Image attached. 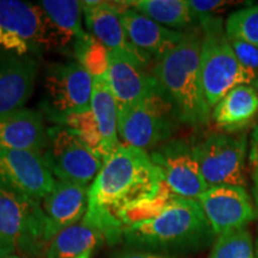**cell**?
Listing matches in <instances>:
<instances>
[{"instance_id":"6da1fadb","label":"cell","mask_w":258,"mask_h":258,"mask_svg":"<svg viewBox=\"0 0 258 258\" xmlns=\"http://www.w3.org/2000/svg\"><path fill=\"white\" fill-rule=\"evenodd\" d=\"M170 192L150 153L120 144L103 165L89 189L83 221L96 226L106 241L117 243L123 233L118 217L125 208Z\"/></svg>"},{"instance_id":"7a4b0ae2","label":"cell","mask_w":258,"mask_h":258,"mask_svg":"<svg viewBox=\"0 0 258 258\" xmlns=\"http://www.w3.org/2000/svg\"><path fill=\"white\" fill-rule=\"evenodd\" d=\"M214 235L198 200L175 196L157 217L125 226L122 238L131 249L172 254L202 249Z\"/></svg>"},{"instance_id":"3957f363","label":"cell","mask_w":258,"mask_h":258,"mask_svg":"<svg viewBox=\"0 0 258 258\" xmlns=\"http://www.w3.org/2000/svg\"><path fill=\"white\" fill-rule=\"evenodd\" d=\"M202 32L191 30L170 53L154 62L152 76L175 104L180 123L202 127L212 120L200 72Z\"/></svg>"},{"instance_id":"277c9868","label":"cell","mask_w":258,"mask_h":258,"mask_svg":"<svg viewBox=\"0 0 258 258\" xmlns=\"http://www.w3.org/2000/svg\"><path fill=\"white\" fill-rule=\"evenodd\" d=\"M198 21L202 32L200 72L203 95L209 108H214L222 97L237 86L249 85L258 91V72L244 67L234 55L222 19L218 16H207Z\"/></svg>"},{"instance_id":"5b68a950","label":"cell","mask_w":258,"mask_h":258,"mask_svg":"<svg viewBox=\"0 0 258 258\" xmlns=\"http://www.w3.org/2000/svg\"><path fill=\"white\" fill-rule=\"evenodd\" d=\"M179 124L175 104L160 84L141 101L117 109L121 144L146 152L171 140Z\"/></svg>"},{"instance_id":"8992f818","label":"cell","mask_w":258,"mask_h":258,"mask_svg":"<svg viewBox=\"0 0 258 258\" xmlns=\"http://www.w3.org/2000/svg\"><path fill=\"white\" fill-rule=\"evenodd\" d=\"M49 226L41 202L0 188V257L46 253Z\"/></svg>"},{"instance_id":"52a82bcc","label":"cell","mask_w":258,"mask_h":258,"mask_svg":"<svg viewBox=\"0 0 258 258\" xmlns=\"http://www.w3.org/2000/svg\"><path fill=\"white\" fill-rule=\"evenodd\" d=\"M0 49L34 56L54 49L48 19L40 5L0 0Z\"/></svg>"},{"instance_id":"ba28073f","label":"cell","mask_w":258,"mask_h":258,"mask_svg":"<svg viewBox=\"0 0 258 258\" xmlns=\"http://www.w3.org/2000/svg\"><path fill=\"white\" fill-rule=\"evenodd\" d=\"M194 153L209 188L244 186L247 138L245 134L211 133L192 144Z\"/></svg>"},{"instance_id":"9c48e42d","label":"cell","mask_w":258,"mask_h":258,"mask_svg":"<svg viewBox=\"0 0 258 258\" xmlns=\"http://www.w3.org/2000/svg\"><path fill=\"white\" fill-rule=\"evenodd\" d=\"M54 178L88 185L96 178L103 160L79 135L64 125L48 128V143L42 153Z\"/></svg>"},{"instance_id":"30bf717a","label":"cell","mask_w":258,"mask_h":258,"mask_svg":"<svg viewBox=\"0 0 258 258\" xmlns=\"http://www.w3.org/2000/svg\"><path fill=\"white\" fill-rule=\"evenodd\" d=\"M44 109L54 121L91 109L93 77L78 61L50 64L44 77Z\"/></svg>"},{"instance_id":"8fae6325","label":"cell","mask_w":258,"mask_h":258,"mask_svg":"<svg viewBox=\"0 0 258 258\" xmlns=\"http://www.w3.org/2000/svg\"><path fill=\"white\" fill-rule=\"evenodd\" d=\"M150 156L173 196L198 200L209 188L196 160L192 144L184 139H171L151 151Z\"/></svg>"},{"instance_id":"7c38bea8","label":"cell","mask_w":258,"mask_h":258,"mask_svg":"<svg viewBox=\"0 0 258 258\" xmlns=\"http://www.w3.org/2000/svg\"><path fill=\"white\" fill-rule=\"evenodd\" d=\"M56 179L42 153L0 150V188L42 201L55 186Z\"/></svg>"},{"instance_id":"4fadbf2b","label":"cell","mask_w":258,"mask_h":258,"mask_svg":"<svg viewBox=\"0 0 258 258\" xmlns=\"http://www.w3.org/2000/svg\"><path fill=\"white\" fill-rule=\"evenodd\" d=\"M198 202L215 235L246 228L256 217L244 186H212L199 196Z\"/></svg>"},{"instance_id":"5bb4252c","label":"cell","mask_w":258,"mask_h":258,"mask_svg":"<svg viewBox=\"0 0 258 258\" xmlns=\"http://www.w3.org/2000/svg\"><path fill=\"white\" fill-rule=\"evenodd\" d=\"M85 24L90 34L106 47L110 53L139 61L145 67L151 57L139 50L129 40L118 17L116 2H82Z\"/></svg>"},{"instance_id":"9a60e30c","label":"cell","mask_w":258,"mask_h":258,"mask_svg":"<svg viewBox=\"0 0 258 258\" xmlns=\"http://www.w3.org/2000/svg\"><path fill=\"white\" fill-rule=\"evenodd\" d=\"M116 9L129 40L154 62L170 53L185 36L184 31L163 27L123 2H116Z\"/></svg>"},{"instance_id":"2e32d148","label":"cell","mask_w":258,"mask_h":258,"mask_svg":"<svg viewBox=\"0 0 258 258\" xmlns=\"http://www.w3.org/2000/svg\"><path fill=\"white\" fill-rule=\"evenodd\" d=\"M37 73L36 56L0 49V116L23 109L34 91Z\"/></svg>"},{"instance_id":"e0dca14e","label":"cell","mask_w":258,"mask_h":258,"mask_svg":"<svg viewBox=\"0 0 258 258\" xmlns=\"http://www.w3.org/2000/svg\"><path fill=\"white\" fill-rule=\"evenodd\" d=\"M106 80L115 97L117 109L141 101L159 85L152 73H146L143 63L110 51Z\"/></svg>"},{"instance_id":"ac0fdd59","label":"cell","mask_w":258,"mask_h":258,"mask_svg":"<svg viewBox=\"0 0 258 258\" xmlns=\"http://www.w3.org/2000/svg\"><path fill=\"white\" fill-rule=\"evenodd\" d=\"M89 189V185L56 179L51 192L41 201L49 226L50 239L84 218L88 211Z\"/></svg>"},{"instance_id":"d6986e66","label":"cell","mask_w":258,"mask_h":258,"mask_svg":"<svg viewBox=\"0 0 258 258\" xmlns=\"http://www.w3.org/2000/svg\"><path fill=\"white\" fill-rule=\"evenodd\" d=\"M47 143L48 129L41 112L23 108L0 116V150L43 153Z\"/></svg>"},{"instance_id":"ffe728a7","label":"cell","mask_w":258,"mask_h":258,"mask_svg":"<svg viewBox=\"0 0 258 258\" xmlns=\"http://www.w3.org/2000/svg\"><path fill=\"white\" fill-rule=\"evenodd\" d=\"M258 114V91L252 86L240 85L231 90L212 109V120L226 133H237L246 128Z\"/></svg>"},{"instance_id":"44dd1931","label":"cell","mask_w":258,"mask_h":258,"mask_svg":"<svg viewBox=\"0 0 258 258\" xmlns=\"http://www.w3.org/2000/svg\"><path fill=\"white\" fill-rule=\"evenodd\" d=\"M49 24L54 49H67L84 36L82 2L42 0L38 3Z\"/></svg>"},{"instance_id":"7402d4cb","label":"cell","mask_w":258,"mask_h":258,"mask_svg":"<svg viewBox=\"0 0 258 258\" xmlns=\"http://www.w3.org/2000/svg\"><path fill=\"white\" fill-rule=\"evenodd\" d=\"M91 110L103 140V160L120 146L117 132V104L105 77L93 78Z\"/></svg>"},{"instance_id":"603a6c76","label":"cell","mask_w":258,"mask_h":258,"mask_svg":"<svg viewBox=\"0 0 258 258\" xmlns=\"http://www.w3.org/2000/svg\"><path fill=\"white\" fill-rule=\"evenodd\" d=\"M106 241V237L96 226L82 220L60 231L48 245L44 258H78Z\"/></svg>"},{"instance_id":"cb8c5ba5","label":"cell","mask_w":258,"mask_h":258,"mask_svg":"<svg viewBox=\"0 0 258 258\" xmlns=\"http://www.w3.org/2000/svg\"><path fill=\"white\" fill-rule=\"evenodd\" d=\"M123 3L156 23L172 30H183L196 19L186 0H127Z\"/></svg>"},{"instance_id":"d4e9b609","label":"cell","mask_w":258,"mask_h":258,"mask_svg":"<svg viewBox=\"0 0 258 258\" xmlns=\"http://www.w3.org/2000/svg\"><path fill=\"white\" fill-rule=\"evenodd\" d=\"M76 61L82 64L93 78L105 77L109 67V50L102 42L85 32L72 48Z\"/></svg>"},{"instance_id":"484cf974","label":"cell","mask_w":258,"mask_h":258,"mask_svg":"<svg viewBox=\"0 0 258 258\" xmlns=\"http://www.w3.org/2000/svg\"><path fill=\"white\" fill-rule=\"evenodd\" d=\"M208 258H254L250 232L240 228L218 235Z\"/></svg>"},{"instance_id":"4316f807","label":"cell","mask_w":258,"mask_h":258,"mask_svg":"<svg viewBox=\"0 0 258 258\" xmlns=\"http://www.w3.org/2000/svg\"><path fill=\"white\" fill-rule=\"evenodd\" d=\"M227 37L239 38L258 47V4L250 5L228 15L225 22Z\"/></svg>"},{"instance_id":"83f0119b","label":"cell","mask_w":258,"mask_h":258,"mask_svg":"<svg viewBox=\"0 0 258 258\" xmlns=\"http://www.w3.org/2000/svg\"><path fill=\"white\" fill-rule=\"evenodd\" d=\"M227 38L239 62L246 69L258 72V47L239 38Z\"/></svg>"},{"instance_id":"f1b7e54d","label":"cell","mask_w":258,"mask_h":258,"mask_svg":"<svg viewBox=\"0 0 258 258\" xmlns=\"http://www.w3.org/2000/svg\"><path fill=\"white\" fill-rule=\"evenodd\" d=\"M189 9L191 10L194 17L196 19L207 16H215V14L225 8L237 3L226 2V0H186Z\"/></svg>"},{"instance_id":"f546056e","label":"cell","mask_w":258,"mask_h":258,"mask_svg":"<svg viewBox=\"0 0 258 258\" xmlns=\"http://www.w3.org/2000/svg\"><path fill=\"white\" fill-rule=\"evenodd\" d=\"M114 258H179V257L175 256V254L157 253V252H151V251L129 249L125 251H121V252H118Z\"/></svg>"},{"instance_id":"4dcf8cb0","label":"cell","mask_w":258,"mask_h":258,"mask_svg":"<svg viewBox=\"0 0 258 258\" xmlns=\"http://www.w3.org/2000/svg\"><path fill=\"white\" fill-rule=\"evenodd\" d=\"M249 160L253 166L258 165V124L253 128L252 134H251Z\"/></svg>"},{"instance_id":"1f68e13d","label":"cell","mask_w":258,"mask_h":258,"mask_svg":"<svg viewBox=\"0 0 258 258\" xmlns=\"http://www.w3.org/2000/svg\"><path fill=\"white\" fill-rule=\"evenodd\" d=\"M252 178H253V182H254V186H258V165L253 166Z\"/></svg>"},{"instance_id":"d6a6232c","label":"cell","mask_w":258,"mask_h":258,"mask_svg":"<svg viewBox=\"0 0 258 258\" xmlns=\"http://www.w3.org/2000/svg\"><path fill=\"white\" fill-rule=\"evenodd\" d=\"M254 200H256L257 207H258V186H254Z\"/></svg>"},{"instance_id":"836d02e7","label":"cell","mask_w":258,"mask_h":258,"mask_svg":"<svg viewBox=\"0 0 258 258\" xmlns=\"http://www.w3.org/2000/svg\"><path fill=\"white\" fill-rule=\"evenodd\" d=\"M91 254H92V252H86V253L82 254V256L78 257V258H91Z\"/></svg>"},{"instance_id":"e575fe53","label":"cell","mask_w":258,"mask_h":258,"mask_svg":"<svg viewBox=\"0 0 258 258\" xmlns=\"http://www.w3.org/2000/svg\"><path fill=\"white\" fill-rule=\"evenodd\" d=\"M254 258H258V239L256 241V249H254Z\"/></svg>"},{"instance_id":"d590c367","label":"cell","mask_w":258,"mask_h":258,"mask_svg":"<svg viewBox=\"0 0 258 258\" xmlns=\"http://www.w3.org/2000/svg\"><path fill=\"white\" fill-rule=\"evenodd\" d=\"M0 258H22L17 256V254H10V256H5V257H0Z\"/></svg>"}]
</instances>
